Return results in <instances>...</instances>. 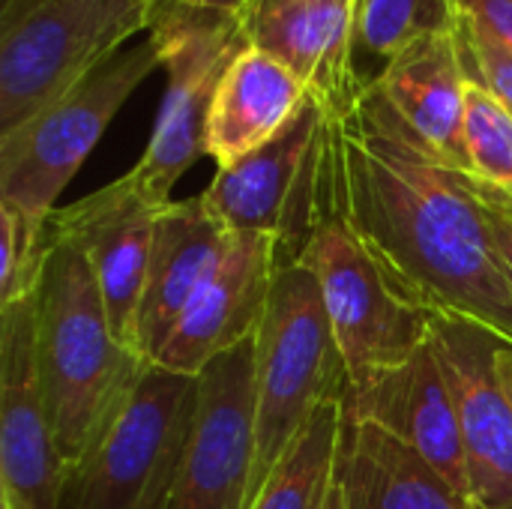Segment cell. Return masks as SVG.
I'll use <instances>...</instances> for the list:
<instances>
[{
  "mask_svg": "<svg viewBox=\"0 0 512 509\" xmlns=\"http://www.w3.org/2000/svg\"><path fill=\"white\" fill-rule=\"evenodd\" d=\"M318 189L411 303L512 345V294L486 183L426 144L375 78L348 108H324Z\"/></svg>",
  "mask_w": 512,
  "mask_h": 509,
  "instance_id": "cell-1",
  "label": "cell"
},
{
  "mask_svg": "<svg viewBox=\"0 0 512 509\" xmlns=\"http://www.w3.org/2000/svg\"><path fill=\"white\" fill-rule=\"evenodd\" d=\"M48 234L51 252L36 288V369L60 459L72 471L147 363L114 339L87 255Z\"/></svg>",
  "mask_w": 512,
  "mask_h": 509,
  "instance_id": "cell-2",
  "label": "cell"
},
{
  "mask_svg": "<svg viewBox=\"0 0 512 509\" xmlns=\"http://www.w3.org/2000/svg\"><path fill=\"white\" fill-rule=\"evenodd\" d=\"M348 390L315 273L297 258L282 267L258 327L255 462L246 509L318 411Z\"/></svg>",
  "mask_w": 512,
  "mask_h": 509,
  "instance_id": "cell-3",
  "label": "cell"
},
{
  "mask_svg": "<svg viewBox=\"0 0 512 509\" xmlns=\"http://www.w3.org/2000/svg\"><path fill=\"white\" fill-rule=\"evenodd\" d=\"M147 39L168 72L150 144L129 171L135 186L159 207L171 204L177 180L207 156V117L228 66L249 48L237 15L153 0Z\"/></svg>",
  "mask_w": 512,
  "mask_h": 509,
  "instance_id": "cell-4",
  "label": "cell"
},
{
  "mask_svg": "<svg viewBox=\"0 0 512 509\" xmlns=\"http://www.w3.org/2000/svg\"><path fill=\"white\" fill-rule=\"evenodd\" d=\"M198 381L147 363L90 453L63 509H168L195 417Z\"/></svg>",
  "mask_w": 512,
  "mask_h": 509,
  "instance_id": "cell-5",
  "label": "cell"
},
{
  "mask_svg": "<svg viewBox=\"0 0 512 509\" xmlns=\"http://www.w3.org/2000/svg\"><path fill=\"white\" fill-rule=\"evenodd\" d=\"M300 261L321 285L348 387H360L408 363L429 345L435 315L396 288L345 216L324 204L321 189L318 219L300 249Z\"/></svg>",
  "mask_w": 512,
  "mask_h": 509,
  "instance_id": "cell-6",
  "label": "cell"
},
{
  "mask_svg": "<svg viewBox=\"0 0 512 509\" xmlns=\"http://www.w3.org/2000/svg\"><path fill=\"white\" fill-rule=\"evenodd\" d=\"M156 66L153 42L141 39L108 57L15 132L0 135V204L48 225L63 189Z\"/></svg>",
  "mask_w": 512,
  "mask_h": 509,
  "instance_id": "cell-7",
  "label": "cell"
},
{
  "mask_svg": "<svg viewBox=\"0 0 512 509\" xmlns=\"http://www.w3.org/2000/svg\"><path fill=\"white\" fill-rule=\"evenodd\" d=\"M144 0H45L0 24V135L36 117L147 30Z\"/></svg>",
  "mask_w": 512,
  "mask_h": 509,
  "instance_id": "cell-8",
  "label": "cell"
},
{
  "mask_svg": "<svg viewBox=\"0 0 512 509\" xmlns=\"http://www.w3.org/2000/svg\"><path fill=\"white\" fill-rule=\"evenodd\" d=\"M324 108L315 96L264 147L216 168L201 192L231 234H273L291 261L300 258L318 219V156Z\"/></svg>",
  "mask_w": 512,
  "mask_h": 509,
  "instance_id": "cell-9",
  "label": "cell"
},
{
  "mask_svg": "<svg viewBox=\"0 0 512 509\" xmlns=\"http://www.w3.org/2000/svg\"><path fill=\"white\" fill-rule=\"evenodd\" d=\"M258 333L198 375L195 417L168 509H246L255 462Z\"/></svg>",
  "mask_w": 512,
  "mask_h": 509,
  "instance_id": "cell-10",
  "label": "cell"
},
{
  "mask_svg": "<svg viewBox=\"0 0 512 509\" xmlns=\"http://www.w3.org/2000/svg\"><path fill=\"white\" fill-rule=\"evenodd\" d=\"M60 459L36 369V294L0 309V495L18 509H63Z\"/></svg>",
  "mask_w": 512,
  "mask_h": 509,
  "instance_id": "cell-11",
  "label": "cell"
},
{
  "mask_svg": "<svg viewBox=\"0 0 512 509\" xmlns=\"http://www.w3.org/2000/svg\"><path fill=\"white\" fill-rule=\"evenodd\" d=\"M168 207V204H165ZM153 204L129 174L84 195L81 201L54 210L48 228L72 240L96 276L114 339L138 354V312L153 255V234L159 219Z\"/></svg>",
  "mask_w": 512,
  "mask_h": 509,
  "instance_id": "cell-12",
  "label": "cell"
},
{
  "mask_svg": "<svg viewBox=\"0 0 512 509\" xmlns=\"http://www.w3.org/2000/svg\"><path fill=\"white\" fill-rule=\"evenodd\" d=\"M429 345L456 399L474 504L512 509V402L495 369L504 339L462 318H435Z\"/></svg>",
  "mask_w": 512,
  "mask_h": 509,
  "instance_id": "cell-13",
  "label": "cell"
},
{
  "mask_svg": "<svg viewBox=\"0 0 512 509\" xmlns=\"http://www.w3.org/2000/svg\"><path fill=\"white\" fill-rule=\"evenodd\" d=\"M285 264L291 258L279 237L234 234L228 252L156 357V366L195 378L210 360L255 336Z\"/></svg>",
  "mask_w": 512,
  "mask_h": 509,
  "instance_id": "cell-14",
  "label": "cell"
},
{
  "mask_svg": "<svg viewBox=\"0 0 512 509\" xmlns=\"http://www.w3.org/2000/svg\"><path fill=\"white\" fill-rule=\"evenodd\" d=\"M360 0H249L240 12L246 42L285 63L327 108H348L369 81L354 66Z\"/></svg>",
  "mask_w": 512,
  "mask_h": 509,
  "instance_id": "cell-15",
  "label": "cell"
},
{
  "mask_svg": "<svg viewBox=\"0 0 512 509\" xmlns=\"http://www.w3.org/2000/svg\"><path fill=\"white\" fill-rule=\"evenodd\" d=\"M345 417L381 426L471 498L456 399L432 345L420 348L408 363L360 387H348Z\"/></svg>",
  "mask_w": 512,
  "mask_h": 509,
  "instance_id": "cell-16",
  "label": "cell"
},
{
  "mask_svg": "<svg viewBox=\"0 0 512 509\" xmlns=\"http://www.w3.org/2000/svg\"><path fill=\"white\" fill-rule=\"evenodd\" d=\"M231 237L204 195L171 201L159 210L138 312V354L144 363H156L192 297L228 252Z\"/></svg>",
  "mask_w": 512,
  "mask_h": 509,
  "instance_id": "cell-17",
  "label": "cell"
},
{
  "mask_svg": "<svg viewBox=\"0 0 512 509\" xmlns=\"http://www.w3.org/2000/svg\"><path fill=\"white\" fill-rule=\"evenodd\" d=\"M336 483L342 509H480L423 456L366 420L345 417Z\"/></svg>",
  "mask_w": 512,
  "mask_h": 509,
  "instance_id": "cell-18",
  "label": "cell"
},
{
  "mask_svg": "<svg viewBox=\"0 0 512 509\" xmlns=\"http://www.w3.org/2000/svg\"><path fill=\"white\" fill-rule=\"evenodd\" d=\"M375 81L396 114L426 144H432L453 165L468 168L462 144L468 75L462 69L453 30L414 39L399 54L384 60Z\"/></svg>",
  "mask_w": 512,
  "mask_h": 509,
  "instance_id": "cell-19",
  "label": "cell"
},
{
  "mask_svg": "<svg viewBox=\"0 0 512 509\" xmlns=\"http://www.w3.org/2000/svg\"><path fill=\"white\" fill-rule=\"evenodd\" d=\"M309 87L276 57L246 48L225 72L207 117V156L228 168L276 138L309 102Z\"/></svg>",
  "mask_w": 512,
  "mask_h": 509,
  "instance_id": "cell-20",
  "label": "cell"
},
{
  "mask_svg": "<svg viewBox=\"0 0 512 509\" xmlns=\"http://www.w3.org/2000/svg\"><path fill=\"white\" fill-rule=\"evenodd\" d=\"M345 396L327 402L276 462L249 509H321L336 483Z\"/></svg>",
  "mask_w": 512,
  "mask_h": 509,
  "instance_id": "cell-21",
  "label": "cell"
},
{
  "mask_svg": "<svg viewBox=\"0 0 512 509\" xmlns=\"http://www.w3.org/2000/svg\"><path fill=\"white\" fill-rule=\"evenodd\" d=\"M459 12V0H363L357 42L366 51L390 60L420 36L450 33Z\"/></svg>",
  "mask_w": 512,
  "mask_h": 509,
  "instance_id": "cell-22",
  "label": "cell"
},
{
  "mask_svg": "<svg viewBox=\"0 0 512 509\" xmlns=\"http://www.w3.org/2000/svg\"><path fill=\"white\" fill-rule=\"evenodd\" d=\"M462 144L468 171L477 180L512 192V111L471 81L465 93Z\"/></svg>",
  "mask_w": 512,
  "mask_h": 509,
  "instance_id": "cell-23",
  "label": "cell"
},
{
  "mask_svg": "<svg viewBox=\"0 0 512 509\" xmlns=\"http://www.w3.org/2000/svg\"><path fill=\"white\" fill-rule=\"evenodd\" d=\"M51 252L48 225H36L0 204V309L36 294Z\"/></svg>",
  "mask_w": 512,
  "mask_h": 509,
  "instance_id": "cell-24",
  "label": "cell"
},
{
  "mask_svg": "<svg viewBox=\"0 0 512 509\" xmlns=\"http://www.w3.org/2000/svg\"><path fill=\"white\" fill-rule=\"evenodd\" d=\"M453 39L468 81L492 93L512 111V45L468 12H459Z\"/></svg>",
  "mask_w": 512,
  "mask_h": 509,
  "instance_id": "cell-25",
  "label": "cell"
},
{
  "mask_svg": "<svg viewBox=\"0 0 512 509\" xmlns=\"http://www.w3.org/2000/svg\"><path fill=\"white\" fill-rule=\"evenodd\" d=\"M486 207H489L495 246H498L501 267H504V276H507V285H510L512 294V192H501L495 186H486Z\"/></svg>",
  "mask_w": 512,
  "mask_h": 509,
  "instance_id": "cell-26",
  "label": "cell"
},
{
  "mask_svg": "<svg viewBox=\"0 0 512 509\" xmlns=\"http://www.w3.org/2000/svg\"><path fill=\"white\" fill-rule=\"evenodd\" d=\"M459 6L512 45V0H459Z\"/></svg>",
  "mask_w": 512,
  "mask_h": 509,
  "instance_id": "cell-27",
  "label": "cell"
},
{
  "mask_svg": "<svg viewBox=\"0 0 512 509\" xmlns=\"http://www.w3.org/2000/svg\"><path fill=\"white\" fill-rule=\"evenodd\" d=\"M495 369H498V381L507 393V399L512 402V345H501L498 348V357H495Z\"/></svg>",
  "mask_w": 512,
  "mask_h": 509,
  "instance_id": "cell-28",
  "label": "cell"
},
{
  "mask_svg": "<svg viewBox=\"0 0 512 509\" xmlns=\"http://www.w3.org/2000/svg\"><path fill=\"white\" fill-rule=\"evenodd\" d=\"M39 3H45V0H0V24L18 21L21 15H27Z\"/></svg>",
  "mask_w": 512,
  "mask_h": 509,
  "instance_id": "cell-29",
  "label": "cell"
},
{
  "mask_svg": "<svg viewBox=\"0 0 512 509\" xmlns=\"http://www.w3.org/2000/svg\"><path fill=\"white\" fill-rule=\"evenodd\" d=\"M189 6H201V9H216V12H228V15H237L249 0H183Z\"/></svg>",
  "mask_w": 512,
  "mask_h": 509,
  "instance_id": "cell-30",
  "label": "cell"
},
{
  "mask_svg": "<svg viewBox=\"0 0 512 509\" xmlns=\"http://www.w3.org/2000/svg\"><path fill=\"white\" fill-rule=\"evenodd\" d=\"M321 509H342V492H339V483H333V489H330V495H327V501L321 504Z\"/></svg>",
  "mask_w": 512,
  "mask_h": 509,
  "instance_id": "cell-31",
  "label": "cell"
},
{
  "mask_svg": "<svg viewBox=\"0 0 512 509\" xmlns=\"http://www.w3.org/2000/svg\"><path fill=\"white\" fill-rule=\"evenodd\" d=\"M0 509H18V507H15L6 495H0Z\"/></svg>",
  "mask_w": 512,
  "mask_h": 509,
  "instance_id": "cell-32",
  "label": "cell"
},
{
  "mask_svg": "<svg viewBox=\"0 0 512 509\" xmlns=\"http://www.w3.org/2000/svg\"><path fill=\"white\" fill-rule=\"evenodd\" d=\"M144 3H153V0H144Z\"/></svg>",
  "mask_w": 512,
  "mask_h": 509,
  "instance_id": "cell-33",
  "label": "cell"
},
{
  "mask_svg": "<svg viewBox=\"0 0 512 509\" xmlns=\"http://www.w3.org/2000/svg\"><path fill=\"white\" fill-rule=\"evenodd\" d=\"M360 3H363V0H360Z\"/></svg>",
  "mask_w": 512,
  "mask_h": 509,
  "instance_id": "cell-34",
  "label": "cell"
}]
</instances>
